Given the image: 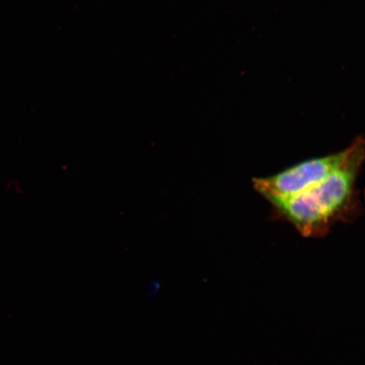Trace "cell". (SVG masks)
Masks as SVG:
<instances>
[{
    "mask_svg": "<svg viewBox=\"0 0 365 365\" xmlns=\"http://www.w3.org/2000/svg\"><path fill=\"white\" fill-rule=\"evenodd\" d=\"M364 145L363 136L356 137L344 163L312 189L289 198L268 200L273 216L289 222L307 238H321L336 223L354 221L362 211L357 181Z\"/></svg>",
    "mask_w": 365,
    "mask_h": 365,
    "instance_id": "cell-1",
    "label": "cell"
},
{
    "mask_svg": "<svg viewBox=\"0 0 365 365\" xmlns=\"http://www.w3.org/2000/svg\"><path fill=\"white\" fill-rule=\"evenodd\" d=\"M349 147L339 153L305 160L268 177L255 178L254 189L267 200L305 192L334 173L348 157Z\"/></svg>",
    "mask_w": 365,
    "mask_h": 365,
    "instance_id": "cell-2",
    "label": "cell"
},
{
    "mask_svg": "<svg viewBox=\"0 0 365 365\" xmlns=\"http://www.w3.org/2000/svg\"><path fill=\"white\" fill-rule=\"evenodd\" d=\"M160 285L157 284V282H153V284L150 285V294H156L157 291L159 289Z\"/></svg>",
    "mask_w": 365,
    "mask_h": 365,
    "instance_id": "cell-3",
    "label": "cell"
}]
</instances>
